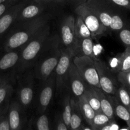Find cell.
<instances>
[{
    "label": "cell",
    "mask_w": 130,
    "mask_h": 130,
    "mask_svg": "<svg viewBox=\"0 0 130 130\" xmlns=\"http://www.w3.org/2000/svg\"><path fill=\"white\" fill-rule=\"evenodd\" d=\"M16 3H0V17H1L9 9L11 8Z\"/></svg>",
    "instance_id": "cell-36"
},
{
    "label": "cell",
    "mask_w": 130,
    "mask_h": 130,
    "mask_svg": "<svg viewBox=\"0 0 130 130\" xmlns=\"http://www.w3.org/2000/svg\"><path fill=\"white\" fill-rule=\"evenodd\" d=\"M117 79L121 85L130 90V71L127 72H118Z\"/></svg>",
    "instance_id": "cell-32"
},
{
    "label": "cell",
    "mask_w": 130,
    "mask_h": 130,
    "mask_svg": "<svg viewBox=\"0 0 130 130\" xmlns=\"http://www.w3.org/2000/svg\"><path fill=\"white\" fill-rule=\"evenodd\" d=\"M69 3L75 5V6H77V5H80V4L84 3H86L88 0H69Z\"/></svg>",
    "instance_id": "cell-39"
},
{
    "label": "cell",
    "mask_w": 130,
    "mask_h": 130,
    "mask_svg": "<svg viewBox=\"0 0 130 130\" xmlns=\"http://www.w3.org/2000/svg\"><path fill=\"white\" fill-rule=\"evenodd\" d=\"M88 85L77 71L73 62L70 67L67 79V86L71 91L72 98L77 100L80 96L84 95Z\"/></svg>",
    "instance_id": "cell-12"
},
{
    "label": "cell",
    "mask_w": 130,
    "mask_h": 130,
    "mask_svg": "<svg viewBox=\"0 0 130 130\" xmlns=\"http://www.w3.org/2000/svg\"><path fill=\"white\" fill-rule=\"evenodd\" d=\"M33 130H51L49 119L46 114L44 113L41 114L36 121L34 127H33Z\"/></svg>",
    "instance_id": "cell-30"
},
{
    "label": "cell",
    "mask_w": 130,
    "mask_h": 130,
    "mask_svg": "<svg viewBox=\"0 0 130 130\" xmlns=\"http://www.w3.org/2000/svg\"><path fill=\"white\" fill-rule=\"evenodd\" d=\"M128 25H129V24H128L126 20L124 19L123 15L121 13V10L117 8L112 16L110 26H109V31L118 32Z\"/></svg>",
    "instance_id": "cell-22"
},
{
    "label": "cell",
    "mask_w": 130,
    "mask_h": 130,
    "mask_svg": "<svg viewBox=\"0 0 130 130\" xmlns=\"http://www.w3.org/2000/svg\"><path fill=\"white\" fill-rule=\"evenodd\" d=\"M74 55L67 50L62 49L60 57L54 71L56 89L60 91L67 86V79Z\"/></svg>",
    "instance_id": "cell-10"
},
{
    "label": "cell",
    "mask_w": 130,
    "mask_h": 130,
    "mask_svg": "<svg viewBox=\"0 0 130 130\" xmlns=\"http://www.w3.org/2000/svg\"><path fill=\"white\" fill-rule=\"evenodd\" d=\"M40 3L44 4L48 6L51 5H61V4H66L67 3H69V0H34Z\"/></svg>",
    "instance_id": "cell-34"
},
{
    "label": "cell",
    "mask_w": 130,
    "mask_h": 130,
    "mask_svg": "<svg viewBox=\"0 0 130 130\" xmlns=\"http://www.w3.org/2000/svg\"><path fill=\"white\" fill-rule=\"evenodd\" d=\"M77 105H78L79 110L82 114L83 117L84 118V120L86 121V123L88 124V125L91 126L92 123L93 119L95 115V110L93 109L91 105L89 104L88 101L86 100L85 96L82 95L80 96L77 100H76Z\"/></svg>",
    "instance_id": "cell-21"
},
{
    "label": "cell",
    "mask_w": 130,
    "mask_h": 130,
    "mask_svg": "<svg viewBox=\"0 0 130 130\" xmlns=\"http://www.w3.org/2000/svg\"><path fill=\"white\" fill-rule=\"evenodd\" d=\"M62 53V47L58 34L50 35L43 46L33 71L35 77L44 83L54 72Z\"/></svg>",
    "instance_id": "cell-2"
},
{
    "label": "cell",
    "mask_w": 130,
    "mask_h": 130,
    "mask_svg": "<svg viewBox=\"0 0 130 130\" xmlns=\"http://www.w3.org/2000/svg\"><path fill=\"white\" fill-rule=\"evenodd\" d=\"M72 62L88 86L100 89L95 58L86 56H75Z\"/></svg>",
    "instance_id": "cell-6"
},
{
    "label": "cell",
    "mask_w": 130,
    "mask_h": 130,
    "mask_svg": "<svg viewBox=\"0 0 130 130\" xmlns=\"http://www.w3.org/2000/svg\"><path fill=\"white\" fill-rule=\"evenodd\" d=\"M95 63L99 75L100 89L106 94L114 96L119 85L117 76L115 77L114 72L101 60L95 58Z\"/></svg>",
    "instance_id": "cell-9"
},
{
    "label": "cell",
    "mask_w": 130,
    "mask_h": 130,
    "mask_svg": "<svg viewBox=\"0 0 130 130\" xmlns=\"http://www.w3.org/2000/svg\"><path fill=\"white\" fill-rule=\"evenodd\" d=\"M0 130H10L7 113L0 116Z\"/></svg>",
    "instance_id": "cell-35"
},
{
    "label": "cell",
    "mask_w": 130,
    "mask_h": 130,
    "mask_svg": "<svg viewBox=\"0 0 130 130\" xmlns=\"http://www.w3.org/2000/svg\"><path fill=\"white\" fill-rule=\"evenodd\" d=\"M127 125H128V128H129L130 129V121H129V122L128 123H127Z\"/></svg>",
    "instance_id": "cell-44"
},
{
    "label": "cell",
    "mask_w": 130,
    "mask_h": 130,
    "mask_svg": "<svg viewBox=\"0 0 130 130\" xmlns=\"http://www.w3.org/2000/svg\"><path fill=\"white\" fill-rule=\"evenodd\" d=\"M56 88V80L54 72L43 83L39 97L38 110L40 114H43L46 110L52 100Z\"/></svg>",
    "instance_id": "cell-15"
},
{
    "label": "cell",
    "mask_w": 130,
    "mask_h": 130,
    "mask_svg": "<svg viewBox=\"0 0 130 130\" xmlns=\"http://www.w3.org/2000/svg\"><path fill=\"white\" fill-rule=\"evenodd\" d=\"M74 130H81V128H78V129H74Z\"/></svg>",
    "instance_id": "cell-45"
},
{
    "label": "cell",
    "mask_w": 130,
    "mask_h": 130,
    "mask_svg": "<svg viewBox=\"0 0 130 130\" xmlns=\"http://www.w3.org/2000/svg\"><path fill=\"white\" fill-rule=\"evenodd\" d=\"M55 130H69L68 127L62 121V117H60L57 119V123H56Z\"/></svg>",
    "instance_id": "cell-38"
},
{
    "label": "cell",
    "mask_w": 130,
    "mask_h": 130,
    "mask_svg": "<svg viewBox=\"0 0 130 130\" xmlns=\"http://www.w3.org/2000/svg\"><path fill=\"white\" fill-rule=\"evenodd\" d=\"M75 32H76V39L84 38H93L91 32L87 27L86 24L79 15H76L75 18Z\"/></svg>",
    "instance_id": "cell-25"
},
{
    "label": "cell",
    "mask_w": 130,
    "mask_h": 130,
    "mask_svg": "<svg viewBox=\"0 0 130 130\" xmlns=\"http://www.w3.org/2000/svg\"><path fill=\"white\" fill-rule=\"evenodd\" d=\"M75 17L67 15L62 20L58 35L62 49L67 50L75 57L76 49V36L75 32Z\"/></svg>",
    "instance_id": "cell-8"
},
{
    "label": "cell",
    "mask_w": 130,
    "mask_h": 130,
    "mask_svg": "<svg viewBox=\"0 0 130 130\" xmlns=\"http://www.w3.org/2000/svg\"><path fill=\"white\" fill-rule=\"evenodd\" d=\"M119 126L116 123L115 120L112 121L109 123H108L106 125L104 126L102 128H99L97 130H119Z\"/></svg>",
    "instance_id": "cell-37"
},
{
    "label": "cell",
    "mask_w": 130,
    "mask_h": 130,
    "mask_svg": "<svg viewBox=\"0 0 130 130\" xmlns=\"http://www.w3.org/2000/svg\"><path fill=\"white\" fill-rule=\"evenodd\" d=\"M75 12L76 15H79L83 20L91 32L94 39H98L107 34L108 32L107 29L104 27L96 15L91 11L85 3L76 6Z\"/></svg>",
    "instance_id": "cell-7"
},
{
    "label": "cell",
    "mask_w": 130,
    "mask_h": 130,
    "mask_svg": "<svg viewBox=\"0 0 130 130\" xmlns=\"http://www.w3.org/2000/svg\"><path fill=\"white\" fill-rule=\"evenodd\" d=\"M81 130H93V129L90 126L87 127V126H83L81 127Z\"/></svg>",
    "instance_id": "cell-42"
},
{
    "label": "cell",
    "mask_w": 130,
    "mask_h": 130,
    "mask_svg": "<svg viewBox=\"0 0 130 130\" xmlns=\"http://www.w3.org/2000/svg\"><path fill=\"white\" fill-rule=\"evenodd\" d=\"M71 116L70 119L69 130H74L81 128L83 126V121L84 118L77 105L76 100L71 96Z\"/></svg>",
    "instance_id": "cell-20"
},
{
    "label": "cell",
    "mask_w": 130,
    "mask_h": 130,
    "mask_svg": "<svg viewBox=\"0 0 130 130\" xmlns=\"http://www.w3.org/2000/svg\"><path fill=\"white\" fill-rule=\"evenodd\" d=\"M84 96L91 107L95 110V113L102 112L100 103L99 96L95 87L88 86L84 93Z\"/></svg>",
    "instance_id": "cell-23"
},
{
    "label": "cell",
    "mask_w": 130,
    "mask_h": 130,
    "mask_svg": "<svg viewBox=\"0 0 130 130\" xmlns=\"http://www.w3.org/2000/svg\"><path fill=\"white\" fill-rule=\"evenodd\" d=\"M27 1L28 0H22L19 1L0 17V42L15 24L19 10Z\"/></svg>",
    "instance_id": "cell-16"
},
{
    "label": "cell",
    "mask_w": 130,
    "mask_h": 130,
    "mask_svg": "<svg viewBox=\"0 0 130 130\" xmlns=\"http://www.w3.org/2000/svg\"><path fill=\"white\" fill-rule=\"evenodd\" d=\"M130 71V47H126L124 52L119 54V65L117 72Z\"/></svg>",
    "instance_id": "cell-26"
},
{
    "label": "cell",
    "mask_w": 130,
    "mask_h": 130,
    "mask_svg": "<svg viewBox=\"0 0 130 130\" xmlns=\"http://www.w3.org/2000/svg\"><path fill=\"white\" fill-rule=\"evenodd\" d=\"M50 13H44L30 20L15 22L1 41V50H20L50 20Z\"/></svg>",
    "instance_id": "cell-1"
},
{
    "label": "cell",
    "mask_w": 130,
    "mask_h": 130,
    "mask_svg": "<svg viewBox=\"0 0 130 130\" xmlns=\"http://www.w3.org/2000/svg\"><path fill=\"white\" fill-rule=\"evenodd\" d=\"M119 130H130L129 128H119Z\"/></svg>",
    "instance_id": "cell-43"
},
{
    "label": "cell",
    "mask_w": 130,
    "mask_h": 130,
    "mask_svg": "<svg viewBox=\"0 0 130 130\" xmlns=\"http://www.w3.org/2000/svg\"><path fill=\"white\" fill-rule=\"evenodd\" d=\"M50 35V25L48 23L21 48L18 67L19 74L34 67L43 46Z\"/></svg>",
    "instance_id": "cell-3"
},
{
    "label": "cell",
    "mask_w": 130,
    "mask_h": 130,
    "mask_svg": "<svg viewBox=\"0 0 130 130\" xmlns=\"http://www.w3.org/2000/svg\"><path fill=\"white\" fill-rule=\"evenodd\" d=\"M10 130H22L25 124V111L16 99L11 100L7 112Z\"/></svg>",
    "instance_id": "cell-14"
},
{
    "label": "cell",
    "mask_w": 130,
    "mask_h": 130,
    "mask_svg": "<svg viewBox=\"0 0 130 130\" xmlns=\"http://www.w3.org/2000/svg\"><path fill=\"white\" fill-rule=\"evenodd\" d=\"M129 92H130V90H129Z\"/></svg>",
    "instance_id": "cell-46"
},
{
    "label": "cell",
    "mask_w": 130,
    "mask_h": 130,
    "mask_svg": "<svg viewBox=\"0 0 130 130\" xmlns=\"http://www.w3.org/2000/svg\"><path fill=\"white\" fill-rule=\"evenodd\" d=\"M30 69L20 74L18 77L19 85L17 92V101L24 111H26L31 105L34 94V74Z\"/></svg>",
    "instance_id": "cell-5"
},
{
    "label": "cell",
    "mask_w": 130,
    "mask_h": 130,
    "mask_svg": "<svg viewBox=\"0 0 130 130\" xmlns=\"http://www.w3.org/2000/svg\"><path fill=\"white\" fill-rule=\"evenodd\" d=\"M14 85L0 83V116L7 113L15 92Z\"/></svg>",
    "instance_id": "cell-17"
},
{
    "label": "cell",
    "mask_w": 130,
    "mask_h": 130,
    "mask_svg": "<svg viewBox=\"0 0 130 130\" xmlns=\"http://www.w3.org/2000/svg\"><path fill=\"white\" fill-rule=\"evenodd\" d=\"M21 49L1 51L0 53V83L15 85L19 76L18 67Z\"/></svg>",
    "instance_id": "cell-4"
},
{
    "label": "cell",
    "mask_w": 130,
    "mask_h": 130,
    "mask_svg": "<svg viewBox=\"0 0 130 130\" xmlns=\"http://www.w3.org/2000/svg\"><path fill=\"white\" fill-rule=\"evenodd\" d=\"M123 105L130 110V92L129 89L119 83L114 95Z\"/></svg>",
    "instance_id": "cell-27"
},
{
    "label": "cell",
    "mask_w": 130,
    "mask_h": 130,
    "mask_svg": "<svg viewBox=\"0 0 130 130\" xmlns=\"http://www.w3.org/2000/svg\"><path fill=\"white\" fill-rule=\"evenodd\" d=\"M22 130H33L32 121V120L30 121V122H29V123L28 125L27 126V127L24 128Z\"/></svg>",
    "instance_id": "cell-41"
},
{
    "label": "cell",
    "mask_w": 130,
    "mask_h": 130,
    "mask_svg": "<svg viewBox=\"0 0 130 130\" xmlns=\"http://www.w3.org/2000/svg\"><path fill=\"white\" fill-rule=\"evenodd\" d=\"M71 95H66L63 101V112H62V119L63 123L69 129L70 119L71 116Z\"/></svg>",
    "instance_id": "cell-28"
},
{
    "label": "cell",
    "mask_w": 130,
    "mask_h": 130,
    "mask_svg": "<svg viewBox=\"0 0 130 130\" xmlns=\"http://www.w3.org/2000/svg\"><path fill=\"white\" fill-rule=\"evenodd\" d=\"M118 36L126 48L130 47V25L125 27L118 32Z\"/></svg>",
    "instance_id": "cell-31"
},
{
    "label": "cell",
    "mask_w": 130,
    "mask_h": 130,
    "mask_svg": "<svg viewBox=\"0 0 130 130\" xmlns=\"http://www.w3.org/2000/svg\"><path fill=\"white\" fill-rule=\"evenodd\" d=\"M95 89L100 100L102 112L105 114L110 120H115L116 116L114 114L112 95L106 94L101 89L96 88H95Z\"/></svg>",
    "instance_id": "cell-19"
},
{
    "label": "cell",
    "mask_w": 130,
    "mask_h": 130,
    "mask_svg": "<svg viewBox=\"0 0 130 130\" xmlns=\"http://www.w3.org/2000/svg\"><path fill=\"white\" fill-rule=\"evenodd\" d=\"M85 3L96 15L104 27L109 32L112 16L117 8L105 0H88Z\"/></svg>",
    "instance_id": "cell-11"
},
{
    "label": "cell",
    "mask_w": 130,
    "mask_h": 130,
    "mask_svg": "<svg viewBox=\"0 0 130 130\" xmlns=\"http://www.w3.org/2000/svg\"><path fill=\"white\" fill-rule=\"evenodd\" d=\"M93 38H84L76 39V49L75 56H86L96 58L94 53Z\"/></svg>",
    "instance_id": "cell-18"
},
{
    "label": "cell",
    "mask_w": 130,
    "mask_h": 130,
    "mask_svg": "<svg viewBox=\"0 0 130 130\" xmlns=\"http://www.w3.org/2000/svg\"><path fill=\"white\" fill-rule=\"evenodd\" d=\"M20 1H22V0H0V3H17L19 2Z\"/></svg>",
    "instance_id": "cell-40"
},
{
    "label": "cell",
    "mask_w": 130,
    "mask_h": 130,
    "mask_svg": "<svg viewBox=\"0 0 130 130\" xmlns=\"http://www.w3.org/2000/svg\"><path fill=\"white\" fill-rule=\"evenodd\" d=\"M48 6L34 0H28L19 10L16 22L30 20L44 14Z\"/></svg>",
    "instance_id": "cell-13"
},
{
    "label": "cell",
    "mask_w": 130,
    "mask_h": 130,
    "mask_svg": "<svg viewBox=\"0 0 130 130\" xmlns=\"http://www.w3.org/2000/svg\"><path fill=\"white\" fill-rule=\"evenodd\" d=\"M105 1L117 8L130 11V0H105Z\"/></svg>",
    "instance_id": "cell-33"
},
{
    "label": "cell",
    "mask_w": 130,
    "mask_h": 130,
    "mask_svg": "<svg viewBox=\"0 0 130 130\" xmlns=\"http://www.w3.org/2000/svg\"><path fill=\"white\" fill-rule=\"evenodd\" d=\"M114 114L116 116L128 123L130 121V110L118 100L115 96L112 95Z\"/></svg>",
    "instance_id": "cell-24"
},
{
    "label": "cell",
    "mask_w": 130,
    "mask_h": 130,
    "mask_svg": "<svg viewBox=\"0 0 130 130\" xmlns=\"http://www.w3.org/2000/svg\"><path fill=\"white\" fill-rule=\"evenodd\" d=\"M111 121L112 120H110L105 114H104L102 112H100L95 114L90 127L93 130H97Z\"/></svg>",
    "instance_id": "cell-29"
}]
</instances>
